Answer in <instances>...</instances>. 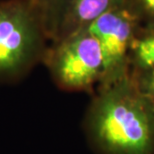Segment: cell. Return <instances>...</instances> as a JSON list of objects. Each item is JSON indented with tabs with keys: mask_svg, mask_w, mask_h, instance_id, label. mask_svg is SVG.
<instances>
[{
	"mask_svg": "<svg viewBox=\"0 0 154 154\" xmlns=\"http://www.w3.org/2000/svg\"><path fill=\"white\" fill-rule=\"evenodd\" d=\"M82 129L96 154H154V106L131 74L95 89Z\"/></svg>",
	"mask_w": 154,
	"mask_h": 154,
	"instance_id": "6da1fadb",
	"label": "cell"
},
{
	"mask_svg": "<svg viewBox=\"0 0 154 154\" xmlns=\"http://www.w3.org/2000/svg\"><path fill=\"white\" fill-rule=\"evenodd\" d=\"M50 43L30 0H0V85L17 84L43 63Z\"/></svg>",
	"mask_w": 154,
	"mask_h": 154,
	"instance_id": "7a4b0ae2",
	"label": "cell"
},
{
	"mask_svg": "<svg viewBox=\"0 0 154 154\" xmlns=\"http://www.w3.org/2000/svg\"><path fill=\"white\" fill-rule=\"evenodd\" d=\"M42 64L65 92H94L103 78L102 51L88 28L51 41Z\"/></svg>",
	"mask_w": 154,
	"mask_h": 154,
	"instance_id": "3957f363",
	"label": "cell"
},
{
	"mask_svg": "<svg viewBox=\"0 0 154 154\" xmlns=\"http://www.w3.org/2000/svg\"><path fill=\"white\" fill-rule=\"evenodd\" d=\"M140 27L141 23L126 0L87 27L97 39L103 55L104 73L99 85L110 84L130 75V49Z\"/></svg>",
	"mask_w": 154,
	"mask_h": 154,
	"instance_id": "277c9868",
	"label": "cell"
},
{
	"mask_svg": "<svg viewBox=\"0 0 154 154\" xmlns=\"http://www.w3.org/2000/svg\"><path fill=\"white\" fill-rule=\"evenodd\" d=\"M125 0H67L54 40L84 29ZM52 40V41H54Z\"/></svg>",
	"mask_w": 154,
	"mask_h": 154,
	"instance_id": "5b68a950",
	"label": "cell"
},
{
	"mask_svg": "<svg viewBox=\"0 0 154 154\" xmlns=\"http://www.w3.org/2000/svg\"><path fill=\"white\" fill-rule=\"evenodd\" d=\"M130 73L154 67V24L141 25L131 45Z\"/></svg>",
	"mask_w": 154,
	"mask_h": 154,
	"instance_id": "8992f818",
	"label": "cell"
},
{
	"mask_svg": "<svg viewBox=\"0 0 154 154\" xmlns=\"http://www.w3.org/2000/svg\"><path fill=\"white\" fill-rule=\"evenodd\" d=\"M30 1L39 12L51 42L57 34L67 0H30Z\"/></svg>",
	"mask_w": 154,
	"mask_h": 154,
	"instance_id": "52a82bcc",
	"label": "cell"
},
{
	"mask_svg": "<svg viewBox=\"0 0 154 154\" xmlns=\"http://www.w3.org/2000/svg\"><path fill=\"white\" fill-rule=\"evenodd\" d=\"M141 25L154 24V0H126Z\"/></svg>",
	"mask_w": 154,
	"mask_h": 154,
	"instance_id": "ba28073f",
	"label": "cell"
},
{
	"mask_svg": "<svg viewBox=\"0 0 154 154\" xmlns=\"http://www.w3.org/2000/svg\"><path fill=\"white\" fill-rule=\"evenodd\" d=\"M130 74L140 90L148 97L154 106V67Z\"/></svg>",
	"mask_w": 154,
	"mask_h": 154,
	"instance_id": "9c48e42d",
	"label": "cell"
}]
</instances>
